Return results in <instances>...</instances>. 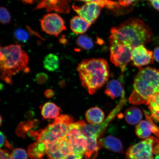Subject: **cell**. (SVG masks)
<instances>
[{
    "instance_id": "cell-6",
    "label": "cell",
    "mask_w": 159,
    "mask_h": 159,
    "mask_svg": "<svg viewBox=\"0 0 159 159\" xmlns=\"http://www.w3.org/2000/svg\"><path fill=\"white\" fill-rule=\"evenodd\" d=\"M158 139L150 136L130 147L126 153L127 159H154V148Z\"/></svg>"
},
{
    "instance_id": "cell-15",
    "label": "cell",
    "mask_w": 159,
    "mask_h": 159,
    "mask_svg": "<svg viewBox=\"0 0 159 159\" xmlns=\"http://www.w3.org/2000/svg\"><path fill=\"white\" fill-rule=\"evenodd\" d=\"M100 148H102L117 153L122 154L124 146L121 141L115 137L109 136L99 139L98 142Z\"/></svg>"
},
{
    "instance_id": "cell-37",
    "label": "cell",
    "mask_w": 159,
    "mask_h": 159,
    "mask_svg": "<svg viewBox=\"0 0 159 159\" xmlns=\"http://www.w3.org/2000/svg\"><path fill=\"white\" fill-rule=\"evenodd\" d=\"M45 95L47 98H51V97L53 96V91L51 89H48L46 91H45Z\"/></svg>"
},
{
    "instance_id": "cell-17",
    "label": "cell",
    "mask_w": 159,
    "mask_h": 159,
    "mask_svg": "<svg viewBox=\"0 0 159 159\" xmlns=\"http://www.w3.org/2000/svg\"><path fill=\"white\" fill-rule=\"evenodd\" d=\"M61 111L60 107L52 102L45 103L41 108L42 116L45 119H55L59 116Z\"/></svg>"
},
{
    "instance_id": "cell-10",
    "label": "cell",
    "mask_w": 159,
    "mask_h": 159,
    "mask_svg": "<svg viewBox=\"0 0 159 159\" xmlns=\"http://www.w3.org/2000/svg\"><path fill=\"white\" fill-rule=\"evenodd\" d=\"M45 144L48 159H65L67 155L72 153L66 137L62 140Z\"/></svg>"
},
{
    "instance_id": "cell-21",
    "label": "cell",
    "mask_w": 159,
    "mask_h": 159,
    "mask_svg": "<svg viewBox=\"0 0 159 159\" xmlns=\"http://www.w3.org/2000/svg\"><path fill=\"white\" fill-rule=\"evenodd\" d=\"M125 119L127 123L131 125L139 124L142 118V111L135 107H132L127 109L125 112Z\"/></svg>"
},
{
    "instance_id": "cell-31",
    "label": "cell",
    "mask_w": 159,
    "mask_h": 159,
    "mask_svg": "<svg viewBox=\"0 0 159 159\" xmlns=\"http://www.w3.org/2000/svg\"><path fill=\"white\" fill-rule=\"evenodd\" d=\"M0 137H1V143H0L1 148H2L3 146H5L10 150H12V146L8 142L4 134L2 132H0Z\"/></svg>"
},
{
    "instance_id": "cell-1",
    "label": "cell",
    "mask_w": 159,
    "mask_h": 159,
    "mask_svg": "<svg viewBox=\"0 0 159 159\" xmlns=\"http://www.w3.org/2000/svg\"><path fill=\"white\" fill-rule=\"evenodd\" d=\"M110 39L132 49L152 40V33L144 22L136 18L125 21L111 29Z\"/></svg>"
},
{
    "instance_id": "cell-7",
    "label": "cell",
    "mask_w": 159,
    "mask_h": 159,
    "mask_svg": "<svg viewBox=\"0 0 159 159\" xmlns=\"http://www.w3.org/2000/svg\"><path fill=\"white\" fill-rule=\"evenodd\" d=\"M110 60L115 66L120 68L122 75L132 59V49L114 40L109 39Z\"/></svg>"
},
{
    "instance_id": "cell-32",
    "label": "cell",
    "mask_w": 159,
    "mask_h": 159,
    "mask_svg": "<svg viewBox=\"0 0 159 159\" xmlns=\"http://www.w3.org/2000/svg\"><path fill=\"white\" fill-rule=\"evenodd\" d=\"M83 155L74 153H71L67 155L65 159H82Z\"/></svg>"
},
{
    "instance_id": "cell-30",
    "label": "cell",
    "mask_w": 159,
    "mask_h": 159,
    "mask_svg": "<svg viewBox=\"0 0 159 159\" xmlns=\"http://www.w3.org/2000/svg\"><path fill=\"white\" fill-rule=\"evenodd\" d=\"M48 77L45 73H41L37 74L36 75V81L39 84H43L47 82Z\"/></svg>"
},
{
    "instance_id": "cell-41",
    "label": "cell",
    "mask_w": 159,
    "mask_h": 159,
    "mask_svg": "<svg viewBox=\"0 0 159 159\" xmlns=\"http://www.w3.org/2000/svg\"><path fill=\"white\" fill-rule=\"evenodd\" d=\"M2 117L1 116V123H0V124H1V125L2 124Z\"/></svg>"
},
{
    "instance_id": "cell-28",
    "label": "cell",
    "mask_w": 159,
    "mask_h": 159,
    "mask_svg": "<svg viewBox=\"0 0 159 159\" xmlns=\"http://www.w3.org/2000/svg\"><path fill=\"white\" fill-rule=\"evenodd\" d=\"M11 17L7 9L3 7L0 8V21L3 24L6 25L11 21Z\"/></svg>"
},
{
    "instance_id": "cell-22",
    "label": "cell",
    "mask_w": 159,
    "mask_h": 159,
    "mask_svg": "<svg viewBox=\"0 0 159 159\" xmlns=\"http://www.w3.org/2000/svg\"><path fill=\"white\" fill-rule=\"evenodd\" d=\"M86 139L87 145L84 153L85 159H96L100 148L97 141L98 139L95 138Z\"/></svg>"
},
{
    "instance_id": "cell-2",
    "label": "cell",
    "mask_w": 159,
    "mask_h": 159,
    "mask_svg": "<svg viewBox=\"0 0 159 159\" xmlns=\"http://www.w3.org/2000/svg\"><path fill=\"white\" fill-rule=\"evenodd\" d=\"M77 69L81 85L91 95L94 94L102 88L109 79V65L104 59L83 60Z\"/></svg>"
},
{
    "instance_id": "cell-27",
    "label": "cell",
    "mask_w": 159,
    "mask_h": 159,
    "mask_svg": "<svg viewBox=\"0 0 159 159\" xmlns=\"http://www.w3.org/2000/svg\"><path fill=\"white\" fill-rule=\"evenodd\" d=\"M11 159H28L27 153L24 149L17 148L13 151Z\"/></svg>"
},
{
    "instance_id": "cell-33",
    "label": "cell",
    "mask_w": 159,
    "mask_h": 159,
    "mask_svg": "<svg viewBox=\"0 0 159 159\" xmlns=\"http://www.w3.org/2000/svg\"><path fill=\"white\" fill-rule=\"evenodd\" d=\"M136 1L137 0H118L119 4L123 7H128Z\"/></svg>"
},
{
    "instance_id": "cell-12",
    "label": "cell",
    "mask_w": 159,
    "mask_h": 159,
    "mask_svg": "<svg viewBox=\"0 0 159 159\" xmlns=\"http://www.w3.org/2000/svg\"><path fill=\"white\" fill-rule=\"evenodd\" d=\"M72 7L80 17L90 25L95 22L101 13V7L94 3H87L81 7L72 5Z\"/></svg>"
},
{
    "instance_id": "cell-23",
    "label": "cell",
    "mask_w": 159,
    "mask_h": 159,
    "mask_svg": "<svg viewBox=\"0 0 159 159\" xmlns=\"http://www.w3.org/2000/svg\"><path fill=\"white\" fill-rule=\"evenodd\" d=\"M43 65L44 68L48 71L52 72L56 71L59 67L58 57L53 53H50L45 57Z\"/></svg>"
},
{
    "instance_id": "cell-25",
    "label": "cell",
    "mask_w": 159,
    "mask_h": 159,
    "mask_svg": "<svg viewBox=\"0 0 159 159\" xmlns=\"http://www.w3.org/2000/svg\"><path fill=\"white\" fill-rule=\"evenodd\" d=\"M86 2L87 3H94L97 4L101 8L106 7L111 9L118 8L119 7L118 3L113 0H74Z\"/></svg>"
},
{
    "instance_id": "cell-20",
    "label": "cell",
    "mask_w": 159,
    "mask_h": 159,
    "mask_svg": "<svg viewBox=\"0 0 159 159\" xmlns=\"http://www.w3.org/2000/svg\"><path fill=\"white\" fill-rule=\"evenodd\" d=\"M124 89L121 83L116 80H111L107 84L105 94L112 99L121 96Z\"/></svg>"
},
{
    "instance_id": "cell-36",
    "label": "cell",
    "mask_w": 159,
    "mask_h": 159,
    "mask_svg": "<svg viewBox=\"0 0 159 159\" xmlns=\"http://www.w3.org/2000/svg\"><path fill=\"white\" fill-rule=\"evenodd\" d=\"M153 56L154 59L156 61L159 62V47L156 48L155 49L154 53Z\"/></svg>"
},
{
    "instance_id": "cell-40",
    "label": "cell",
    "mask_w": 159,
    "mask_h": 159,
    "mask_svg": "<svg viewBox=\"0 0 159 159\" xmlns=\"http://www.w3.org/2000/svg\"><path fill=\"white\" fill-rule=\"evenodd\" d=\"M154 159H159V156H156Z\"/></svg>"
},
{
    "instance_id": "cell-13",
    "label": "cell",
    "mask_w": 159,
    "mask_h": 159,
    "mask_svg": "<svg viewBox=\"0 0 159 159\" xmlns=\"http://www.w3.org/2000/svg\"><path fill=\"white\" fill-rule=\"evenodd\" d=\"M146 120H143L139 123L136 128L137 136L141 139H147L152 134L159 138V128L152 122L148 113L145 111Z\"/></svg>"
},
{
    "instance_id": "cell-34",
    "label": "cell",
    "mask_w": 159,
    "mask_h": 159,
    "mask_svg": "<svg viewBox=\"0 0 159 159\" xmlns=\"http://www.w3.org/2000/svg\"><path fill=\"white\" fill-rule=\"evenodd\" d=\"M11 155L8 151L1 149L0 159H11Z\"/></svg>"
},
{
    "instance_id": "cell-19",
    "label": "cell",
    "mask_w": 159,
    "mask_h": 159,
    "mask_svg": "<svg viewBox=\"0 0 159 159\" xmlns=\"http://www.w3.org/2000/svg\"><path fill=\"white\" fill-rule=\"evenodd\" d=\"M90 25L84 19L80 16H75L70 21V28L73 32L77 34H82L86 32Z\"/></svg>"
},
{
    "instance_id": "cell-24",
    "label": "cell",
    "mask_w": 159,
    "mask_h": 159,
    "mask_svg": "<svg viewBox=\"0 0 159 159\" xmlns=\"http://www.w3.org/2000/svg\"><path fill=\"white\" fill-rule=\"evenodd\" d=\"M148 105L151 116L159 122V94L151 99Z\"/></svg>"
},
{
    "instance_id": "cell-18",
    "label": "cell",
    "mask_w": 159,
    "mask_h": 159,
    "mask_svg": "<svg viewBox=\"0 0 159 159\" xmlns=\"http://www.w3.org/2000/svg\"><path fill=\"white\" fill-rule=\"evenodd\" d=\"M85 118L89 124H99L105 119L104 112L98 107H93L87 110L85 113Z\"/></svg>"
},
{
    "instance_id": "cell-11",
    "label": "cell",
    "mask_w": 159,
    "mask_h": 159,
    "mask_svg": "<svg viewBox=\"0 0 159 159\" xmlns=\"http://www.w3.org/2000/svg\"><path fill=\"white\" fill-rule=\"evenodd\" d=\"M154 59L153 53L147 49L143 45L132 49L131 60L133 65L140 70L145 66L152 64Z\"/></svg>"
},
{
    "instance_id": "cell-39",
    "label": "cell",
    "mask_w": 159,
    "mask_h": 159,
    "mask_svg": "<svg viewBox=\"0 0 159 159\" xmlns=\"http://www.w3.org/2000/svg\"><path fill=\"white\" fill-rule=\"evenodd\" d=\"M23 3L28 4H32L36 0H21Z\"/></svg>"
},
{
    "instance_id": "cell-8",
    "label": "cell",
    "mask_w": 159,
    "mask_h": 159,
    "mask_svg": "<svg viewBox=\"0 0 159 159\" xmlns=\"http://www.w3.org/2000/svg\"><path fill=\"white\" fill-rule=\"evenodd\" d=\"M42 29L49 35L57 37L66 29L64 20L57 13L47 14L40 20Z\"/></svg>"
},
{
    "instance_id": "cell-16",
    "label": "cell",
    "mask_w": 159,
    "mask_h": 159,
    "mask_svg": "<svg viewBox=\"0 0 159 159\" xmlns=\"http://www.w3.org/2000/svg\"><path fill=\"white\" fill-rule=\"evenodd\" d=\"M46 152V144L41 142L33 143L28 148V155L30 158L32 159H43Z\"/></svg>"
},
{
    "instance_id": "cell-35",
    "label": "cell",
    "mask_w": 159,
    "mask_h": 159,
    "mask_svg": "<svg viewBox=\"0 0 159 159\" xmlns=\"http://www.w3.org/2000/svg\"><path fill=\"white\" fill-rule=\"evenodd\" d=\"M154 8L159 11V0H149Z\"/></svg>"
},
{
    "instance_id": "cell-4",
    "label": "cell",
    "mask_w": 159,
    "mask_h": 159,
    "mask_svg": "<svg viewBox=\"0 0 159 159\" xmlns=\"http://www.w3.org/2000/svg\"><path fill=\"white\" fill-rule=\"evenodd\" d=\"M0 68L3 80L11 83V77L26 67L29 57L20 45L13 44L1 47Z\"/></svg>"
},
{
    "instance_id": "cell-26",
    "label": "cell",
    "mask_w": 159,
    "mask_h": 159,
    "mask_svg": "<svg viewBox=\"0 0 159 159\" xmlns=\"http://www.w3.org/2000/svg\"><path fill=\"white\" fill-rule=\"evenodd\" d=\"M76 43L79 47L86 50H90L94 47L92 39L86 35L80 36L77 39Z\"/></svg>"
},
{
    "instance_id": "cell-5",
    "label": "cell",
    "mask_w": 159,
    "mask_h": 159,
    "mask_svg": "<svg viewBox=\"0 0 159 159\" xmlns=\"http://www.w3.org/2000/svg\"><path fill=\"white\" fill-rule=\"evenodd\" d=\"M74 123L73 119L67 115H61L55 119L52 124L47 128L39 131H31L30 135L36 142L45 144L50 143L64 139L68 134L71 125Z\"/></svg>"
},
{
    "instance_id": "cell-3",
    "label": "cell",
    "mask_w": 159,
    "mask_h": 159,
    "mask_svg": "<svg viewBox=\"0 0 159 159\" xmlns=\"http://www.w3.org/2000/svg\"><path fill=\"white\" fill-rule=\"evenodd\" d=\"M133 86L129 102L135 105H148L151 99L159 94V70L150 67L140 69Z\"/></svg>"
},
{
    "instance_id": "cell-9",
    "label": "cell",
    "mask_w": 159,
    "mask_h": 159,
    "mask_svg": "<svg viewBox=\"0 0 159 159\" xmlns=\"http://www.w3.org/2000/svg\"><path fill=\"white\" fill-rule=\"evenodd\" d=\"M66 137L68 141L72 153L84 154L87 141L80 130L77 122L71 125L68 134Z\"/></svg>"
},
{
    "instance_id": "cell-29",
    "label": "cell",
    "mask_w": 159,
    "mask_h": 159,
    "mask_svg": "<svg viewBox=\"0 0 159 159\" xmlns=\"http://www.w3.org/2000/svg\"><path fill=\"white\" fill-rule=\"evenodd\" d=\"M15 36L18 40L23 43L26 42L29 38L28 34L25 30L22 29L16 30L15 32Z\"/></svg>"
},
{
    "instance_id": "cell-14",
    "label": "cell",
    "mask_w": 159,
    "mask_h": 159,
    "mask_svg": "<svg viewBox=\"0 0 159 159\" xmlns=\"http://www.w3.org/2000/svg\"><path fill=\"white\" fill-rule=\"evenodd\" d=\"M69 2V0H42L35 9L44 8L48 11L67 13L70 11Z\"/></svg>"
},
{
    "instance_id": "cell-38",
    "label": "cell",
    "mask_w": 159,
    "mask_h": 159,
    "mask_svg": "<svg viewBox=\"0 0 159 159\" xmlns=\"http://www.w3.org/2000/svg\"><path fill=\"white\" fill-rule=\"evenodd\" d=\"M153 152L155 156H159V143L154 147Z\"/></svg>"
}]
</instances>
